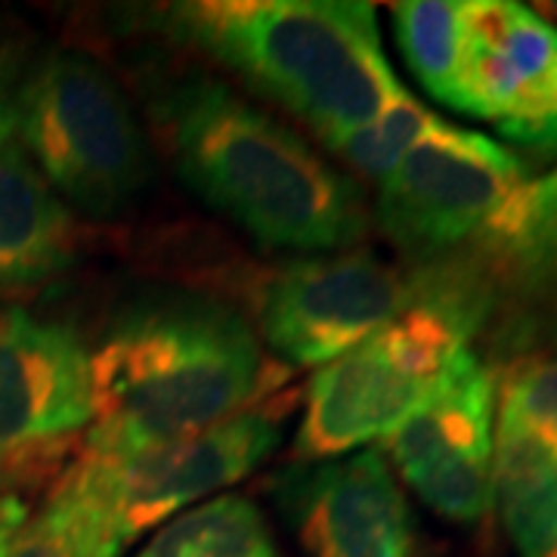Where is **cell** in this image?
I'll list each match as a JSON object with an SVG mask.
<instances>
[{
	"mask_svg": "<svg viewBox=\"0 0 557 557\" xmlns=\"http://www.w3.org/2000/svg\"><path fill=\"white\" fill-rule=\"evenodd\" d=\"M282 505L307 557H418L412 511L375 449L285 474Z\"/></svg>",
	"mask_w": 557,
	"mask_h": 557,
	"instance_id": "8fae6325",
	"label": "cell"
},
{
	"mask_svg": "<svg viewBox=\"0 0 557 557\" xmlns=\"http://www.w3.org/2000/svg\"><path fill=\"white\" fill-rule=\"evenodd\" d=\"M458 112L536 156H557V28L511 0L465 3Z\"/></svg>",
	"mask_w": 557,
	"mask_h": 557,
	"instance_id": "9c48e42d",
	"label": "cell"
},
{
	"mask_svg": "<svg viewBox=\"0 0 557 557\" xmlns=\"http://www.w3.org/2000/svg\"><path fill=\"white\" fill-rule=\"evenodd\" d=\"M90 421L94 372L78 335L0 310V490L53 471Z\"/></svg>",
	"mask_w": 557,
	"mask_h": 557,
	"instance_id": "52a82bcc",
	"label": "cell"
},
{
	"mask_svg": "<svg viewBox=\"0 0 557 557\" xmlns=\"http://www.w3.org/2000/svg\"><path fill=\"white\" fill-rule=\"evenodd\" d=\"M480 236L486 258L523 298L557 313V168L527 180Z\"/></svg>",
	"mask_w": 557,
	"mask_h": 557,
	"instance_id": "9a60e30c",
	"label": "cell"
},
{
	"mask_svg": "<svg viewBox=\"0 0 557 557\" xmlns=\"http://www.w3.org/2000/svg\"><path fill=\"white\" fill-rule=\"evenodd\" d=\"M139 557H278V552L248 498L220 496L171 520Z\"/></svg>",
	"mask_w": 557,
	"mask_h": 557,
	"instance_id": "2e32d148",
	"label": "cell"
},
{
	"mask_svg": "<svg viewBox=\"0 0 557 557\" xmlns=\"http://www.w3.org/2000/svg\"><path fill=\"white\" fill-rule=\"evenodd\" d=\"M539 10H545V13H548V16H552V20L557 22V3H542Z\"/></svg>",
	"mask_w": 557,
	"mask_h": 557,
	"instance_id": "7402d4cb",
	"label": "cell"
},
{
	"mask_svg": "<svg viewBox=\"0 0 557 557\" xmlns=\"http://www.w3.org/2000/svg\"><path fill=\"white\" fill-rule=\"evenodd\" d=\"M180 177L273 248L329 251L366 233L362 196L288 127L214 81H183L159 106Z\"/></svg>",
	"mask_w": 557,
	"mask_h": 557,
	"instance_id": "7a4b0ae2",
	"label": "cell"
},
{
	"mask_svg": "<svg viewBox=\"0 0 557 557\" xmlns=\"http://www.w3.org/2000/svg\"><path fill=\"white\" fill-rule=\"evenodd\" d=\"M493 502L520 557H557V453L498 421Z\"/></svg>",
	"mask_w": 557,
	"mask_h": 557,
	"instance_id": "5bb4252c",
	"label": "cell"
},
{
	"mask_svg": "<svg viewBox=\"0 0 557 557\" xmlns=\"http://www.w3.org/2000/svg\"><path fill=\"white\" fill-rule=\"evenodd\" d=\"M409 276L369 255L298 260L260 292V329L278 354L298 366H325L399 310Z\"/></svg>",
	"mask_w": 557,
	"mask_h": 557,
	"instance_id": "30bf717a",
	"label": "cell"
},
{
	"mask_svg": "<svg viewBox=\"0 0 557 557\" xmlns=\"http://www.w3.org/2000/svg\"><path fill=\"white\" fill-rule=\"evenodd\" d=\"M161 25L282 102L329 146L403 94L381 50L372 3L196 0L164 7Z\"/></svg>",
	"mask_w": 557,
	"mask_h": 557,
	"instance_id": "3957f363",
	"label": "cell"
},
{
	"mask_svg": "<svg viewBox=\"0 0 557 557\" xmlns=\"http://www.w3.org/2000/svg\"><path fill=\"white\" fill-rule=\"evenodd\" d=\"M285 409V399L248 406L199 437L131 456H94L81 449L53 493L78 511L106 555L121 557L143 533L248 478L282 440Z\"/></svg>",
	"mask_w": 557,
	"mask_h": 557,
	"instance_id": "277c9868",
	"label": "cell"
},
{
	"mask_svg": "<svg viewBox=\"0 0 557 557\" xmlns=\"http://www.w3.org/2000/svg\"><path fill=\"white\" fill-rule=\"evenodd\" d=\"M496 384L471 350L387 434V456L437 515L474 523L493 508Z\"/></svg>",
	"mask_w": 557,
	"mask_h": 557,
	"instance_id": "ba28073f",
	"label": "cell"
},
{
	"mask_svg": "<svg viewBox=\"0 0 557 557\" xmlns=\"http://www.w3.org/2000/svg\"><path fill=\"white\" fill-rule=\"evenodd\" d=\"M523 183L515 152L437 119L381 183L379 226L399 251L428 263L483 233Z\"/></svg>",
	"mask_w": 557,
	"mask_h": 557,
	"instance_id": "8992f818",
	"label": "cell"
},
{
	"mask_svg": "<svg viewBox=\"0 0 557 557\" xmlns=\"http://www.w3.org/2000/svg\"><path fill=\"white\" fill-rule=\"evenodd\" d=\"M394 28L416 78L440 102L458 109L461 60H465V3L456 0L394 3Z\"/></svg>",
	"mask_w": 557,
	"mask_h": 557,
	"instance_id": "e0dca14e",
	"label": "cell"
},
{
	"mask_svg": "<svg viewBox=\"0 0 557 557\" xmlns=\"http://www.w3.org/2000/svg\"><path fill=\"white\" fill-rule=\"evenodd\" d=\"M498 421L518 424L557 453V359H523L508 372Z\"/></svg>",
	"mask_w": 557,
	"mask_h": 557,
	"instance_id": "ffe728a7",
	"label": "cell"
},
{
	"mask_svg": "<svg viewBox=\"0 0 557 557\" xmlns=\"http://www.w3.org/2000/svg\"><path fill=\"white\" fill-rule=\"evenodd\" d=\"M22 152L87 214H115L149 177V152L115 81L81 53H53L13 102Z\"/></svg>",
	"mask_w": 557,
	"mask_h": 557,
	"instance_id": "5b68a950",
	"label": "cell"
},
{
	"mask_svg": "<svg viewBox=\"0 0 557 557\" xmlns=\"http://www.w3.org/2000/svg\"><path fill=\"white\" fill-rule=\"evenodd\" d=\"M75 230L60 196L22 152L16 131L0 134V300L25 295L62 273Z\"/></svg>",
	"mask_w": 557,
	"mask_h": 557,
	"instance_id": "4fadbf2b",
	"label": "cell"
},
{
	"mask_svg": "<svg viewBox=\"0 0 557 557\" xmlns=\"http://www.w3.org/2000/svg\"><path fill=\"white\" fill-rule=\"evenodd\" d=\"M94 421L84 453L131 456L199 437L248 409L263 384L255 332L201 300L134 307L90 357Z\"/></svg>",
	"mask_w": 557,
	"mask_h": 557,
	"instance_id": "6da1fadb",
	"label": "cell"
},
{
	"mask_svg": "<svg viewBox=\"0 0 557 557\" xmlns=\"http://www.w3.org/2000/svg\"><path fill=\"white\" fill-rule=\"evenodd\" d=\"M434 121H437L434 112H428L416 97H409L403 90L379 119L369 121L366 127H359L347 137H341L332 146L357 168L362 177L384 183L399 164V159L431 131Z\"/></svg>",
	"mask_w": 557,
	"mask_h": 557,
	"instance_id": "d6986e66",
	"label": "cell"
},
{
	"mask_svg": "<svg viewBox=\"0 0 557 557\" xmlns=\"http://www.w3.org/2000/svg\"><path fill=\"white\" fill-rule=\"evenodd\" d=\"M0 557H109L100 539L81 515L60 496L50 493L35 515L20 505H0Z\"/></svg>",
	"mask_w": 557,
	"mask_h": 557,
	"instance_id": "ac0fdd59",
	"label": "cell"
},
{
	"mask_svg": "<svg viewBox=\"0 0 557 557\" xmlns=\"http://www.w3.org/2000/svg\"><path fill=\"white\" fill-rule=\"evenodd\" d=\"M434 384L418 375L384 329L319 369L304 403L295 456L329 461L362 443L387 437L403 418L431 394Z\"/></svg>",
	"mask_w": 557,
	"mask_h": 557,
	"instance_id": "7c38bea8",
	"label": "cell"
},
{
	"mask_svg": "<svg viewBox=\"0 0 557 557\" xmlns=\"http://www.w3.org/2000/svg\"><path fill=\"white\" fill-rule=\"evenodd\" d=\"M13 127V102L7 97V62L0 57V134Z\"/></svg>",
	"mask_w": 557,
	"mask_h": 557,
	"instance_id": "44dd1931",
	"label": "cell"
}]
</instances>
